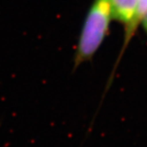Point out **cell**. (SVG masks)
Returning <instances> with one entry per match:
<instances>
[{"instance_id":"obj_1","label":"cell","mask_w":147,"mask_h":147,"mask_svg":"<svg viewBox=\"0 0 147 147\" xmlns=\"http://www.w3.org/2000/svg\"><path fill=\"white\" fill-rule=\"evenodd\" d=\"M111 19L110 0H94L79 34L74 57V69L94 57L108 33Z\"/></svg>"},{"instance_id":"obj_2","label":"cell","mask_w":147,"mask_h":147,"mask_svg":"<svg viewBox=\"0 0 147 147\" xmlns=\"http://www.w3.org/2000/svg\"><path fill=\"white\" fill-rule=\"evenodd\" d=\"M139 0H110L112 18L126 26L127 41L137 27Z\"/></svg>"}]
</instances>
